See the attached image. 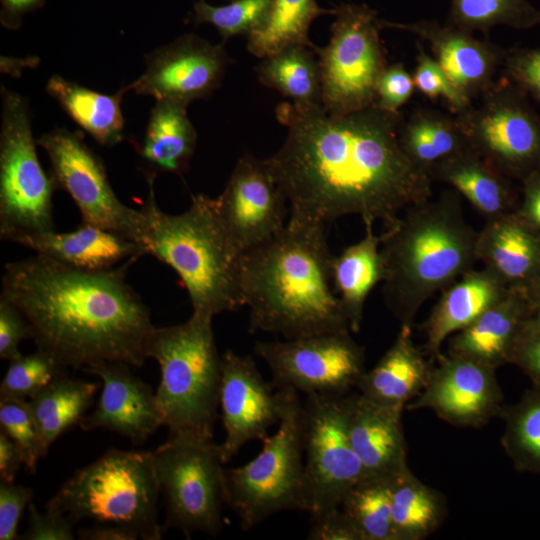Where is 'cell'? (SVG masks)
<instances>
[{
  "mask_svg": "<svg viewBox=\"0 0 540 540\" xmlns=\"http://www.w3.org/2000/svg\"><path fill=\"white\" fill-rule=\"evenodd\" d=\"M26 530L18 535L21 540H72L74 521L58 508L46 504L41 513L31 501L28 505Z\"/></svg>",
  "mask_w": 540,
  "mask_h": 540,
  "instance_id": "44",
  "label": "cell"
},
{
  "mask_svg": "<svg viewBox=\"0 0 540 540\" xmlns=\"http://www.w3.org/2000/svg\"><path fill=\"white\" fill-rule=\"evenodd\" d=\"M511 364L518 366L540 386V313L535 312L524 323L514 346Z\"/></svg>",
  "mask_w": 540,
  "mask_h": 540,
  "instance_id": "47",
  "label": "cell"
},
{
  "mask_svg": "<svg viewBox=\"0 0 540 540\" xmlns=\"http://www.w3.org/2000/svg\"><path fill=\"white\" fill-rule=\"evenodd\" d=\"M326 226L289 217L284 228L238 260L250 333L294 339L350 331L332 283Z\"/></svg>",
  "mask_w": 540,
  "mask_h": 540,
  "instance_id": "3",
  "label": "cell"
},
{
  "mask_svg": "<svg viewBox=\"0 0 540 540\" xmlns=\"http://www.w3.org/2000/svg\"><path fill=\"white\" fill-rule=\"evenodd\" d=\"M49 158L51 175L78 207L82 222L130 238L143 245L142 210L123 204L109 182L98 155L81 134L55 128L37 139ZM144 246V245H143Z\"/></svg>",
  "mask_w": 540,
  "mask_h": 540,
  "instance_id": "14",
  "label": "cell"
},
{
  "mask_svg": "<svg viewBox=\"0 0 540 540\" xmlns=\"http://www.w3.org/2000/svg\"><path fill=\"white\" fill-rule=\"evenodd\" d=\"M32 497L31 488L0 480V540L17 539L19 520Z\"/></svg>",
  "mask_w": 540,
  "mask_h": 540,
  "instance_id": "48",
  "label": "cell"
},
{
  "mask_svg": "<svg viewBox=\"0 0 540 540\" xmlns=\"http://www.w3.org/2000/svg\"><path fill=\"white\" fill-rule=\"evenodd\" d=\"M380 29H396L411 33L426 44L451 84L473 100L495 82L498 67L505 52L473 32L436 20L395 22L378 19Z\"/></svg>",
  "mask_w": 540,
  "mask_h": 540,
  "instance_id": "20",
  "label": "cell"
},
{
  "mask_svg": "<svg viewBox=\"0 0 540 540\" xmlns=\"http://www.w3.org/2000/svg\"><path fill=\"white\" fill-rule=\"evenodd\" d=\"M381 235H376L373 225H365V235L333 256L332 283L351 332L360 330L364 306L374 287L383 280L380 254Z\"/></svg>",
  "mask_w": 540,
  "mask_h": 540,
  "instance_id": "29",
  "label": "cell"
},
{
  "mask_svg": "<svg viewBox=\"0 0 540 540\" xmlns=\"http://www.w3.org/2000/svg\"><path fill=\"white\" fill-rule=\"evenodd\" d=\"M97 389L96 383L71 378L63 373L29 399L31 411L48 449L64 432L81 423Z\"/></svg>",
  "mask_w": 540,
  "mask_h": 540,
  "instance_id": "33",
  "label": "cell"
},
{
  "mask_svg": "<svg viewBox=\"0 0 540 540\" xmlns=\"http://www.w3.org/2000/svg\"><path fill=\"white\" fill-rule=\"evenodd\" d=\"M229 61L223 43L212 44L195 34H185L148 54L144 72L126 87L155 100L189 105L221 86Z\"/></svg>",
  "mask_w": 540,
  "mask_h": 540,
  "instance_id": "18",
  "label": "cell"
},
{
  "mask_svg": "<svg viewBox=\"0 0 540 540\" xmlns=\"http://www.w3.org/2000/svg\"><path fill=\"white\" fill-rule=\"evenodd\" d=\"M1 22L9 28L15 29L20 26L25 14L40 7L45 0H0Z\"/></svg>",
  "mask_w": 540,
  "mask_h": 540,
  "instance_id": "54",
  "label": "cell"
},
{
  "mask_svg": "<svg viewBox=\"0 0 540 540\" xmlns=\"http://www.w3.org/2000/svg\"><path fill=\"white\" fill-rule=\"evenodd\" d=\"M166 509L165 528L186 537L194 532L216 536L226 503L225 464L213 439L169 436L152 452Z\"/></svg>",
  "mask_w": 540,
  "mask_h": 540,
  "instance_id": "10",
  "label": "cell"
},
{
  "mask_svg": "<svg viewBox=\"0 0 540 540\" xmlns=\"http://www.w3.org/2000/svg\"><path fill=\"white\" fill-rule=\"evenodd\" d=\"M159 494L152 452L110 449L78 469L47 504L74 522L119 525L140 539L159 540Z\"/></svg>",
  "mask_w": 540,
  "mask_h": 540,
  "instance_id": "7",
  "label": "cell"
},
{
  "mask_svg": "<svg viewBox=\"0 0 540 540\" xmlns=\"http://www.w3.org/2000/svg\"><path fill=\"white\" fill-rule=\"evenodd\" d=\"M283 410L278 428L262 442L250 462L225 468L226 503L249 530L282 511L308 512L304 467L303 402L298 392L281 389Z\"/></svg>",
  "mask_w": 540,
  "mask_h": 540,
  "instance_id": "8",
  "label": "cell"
},
{
  "mask_svg": "<svg viewBox=\"0 0 540 540\" xmlns=\"http://www.w3.org/2000/svg\"><path fill=\"white\" fill-rule=\"evenodd\" d=\"M414 88L413 76L403 64L387 66L377 84L375 105L384 111L399 113V109L413 94Z\"/></svg>",
  "mask_w": 540,
  "mask_h": 540,
  "instance_id": "45",
  "label": "cell"
},
{
  "mask_svg": "<svg viewBox=\"0 0 540 540\" xmlns=\"http://www.w3.org/2000/svg\"><path fill=\"white\" fill-rule=\"evenodd\" d=\"M141 208L145 217L143 245L147 254L170 266L181 279L192 314L213 319L242 306L239 286L240 255L230 243L217 216L214 199L193 195L189 208L168 214L157 205L154 175Z\"/></svg>",
  "mask_w": 540,
  "mask_h": 540,
  "instance_id": "5",
  "label": "cell"
},
{
  "mask_svg": "<svg viewBox=\"0 0 540 540\" xmlns=\"http://www.w3.org/2000/svg\"><path fill=\"white\" fill-rule=\"evenodd\" d=\"M12 242L60 263L93 271L147 254L142 244L84 222L70 232L51 230L23 235Z\"/></svg>",
  "mask_w": 540,
  "mask_h": 540,
  "instance_id": "24",
  "label": "cell"
},
{
  "mask_svg": "<svg viewBox=\"0 0 540 540\" xmlns=\"http://www.w3.org/2000/svg\"><path fill=\"white\" fill-rule=\"evenodd\" d=\"M522 182L523 199L517 211L540 231V171L532 173Z\"/></svg>",
  "mask_w": 540,
  "mask_h": 540,
  "instance_id": "51",
  "label": "cell"
},
{
  "mask_svg": "<svg viewBox=\"0 0 540 540\" xmlns=\"http://www.w3.org/2000/svg\"><path fill=\"white\" fill-rule=\"evenodd\" d=\"M310 540H362L353 522L341 507L311 515Z\"/></svg>",
  "mask_w": 540,
  "mask_h": 540,
  "instance_id": "50",
  "label": "cell"
},
{
  "mask_svg": "<svg viewBox=\"0 0 540 540\" xmlns=\"http://www.w3.org/2000/svg\"><path fill=\"white\" fill-rule=\"evenodd\" d=\"M0 427L20 449L26 469L34 473L39 459L49 449L43 441L29 401L0 397Z\"/></svg>",
  "mask_w": 540,
  "mask_h": 540,
  "instance_id": "42",
  "label": "cell"
},
{
  "mask_svg": "<svg viewBox=\"0 0 540 540\" xmlns=\"http://www.w3.org/2000/svg\"><path fill=\"white\" fill-rule=\"evenodd\" d=\"M480 97L455 116L468 146L509 179L540 171V117L523 91L503 78Z\"/></svg>",
  "mask_w": 540,
  "mask_h": 540,
  "instance_id": "12",
  "label": "cell"
},
{
  "mask_svg": "<svg viewBox=\"0 0 540 540\" xmlns=\"http://www.w3.org/2000/svg\"><path fill=\"white\" fill-rule=\"evenodd\" d=\"M503 65L510 81L540 102V46L505 52Z\"/></svg>",
  "mask_w": 540,
  "mask_h": 540,
  "instance_id": "46",
  "label": "cell"
},
{
  "mask_svg": "<svg viewBox=\"0 0 540 540\" xmlns=\"http://www.w3.org/2000/svg\"><path fill=\"white\" fill-rule=\"evenodd\" d=\"M31 338L30 327L20 310L0 296V358L12 360L22 353L21 342Z\"/></svg>",
  "mask_w": 540,
  "mask_h": 540,
  "instance_id": "49",
  "label": "cell"
},
{
  "mask_svg": "<svg viewBox=\"0 0 540 540\" xmlns=\"http://www.w3.org/2000/svg\"><path fill=\"white\" fill-rule=\"evenodd\" d=\"M507 284L492 270L483 267L466 272L445 288L422 325L423 351L434 359L441 353L444 341L462 330L507 291Z\"/></svg>",
  "mask_w": 540,
  "mask_h": 540,
  "instance_id": "25",
  "label": "cell"
},
{
  "mask_svg": "<svg viewBox=\"0 0 540 540\" xmlns=\"http://www.w3.org/2000/svg\"><path fill=\"white\" fill-rule=\"evenodd\" d=\"M333 10L320 7L316 0H273L265 22L247 36V50L262 59L289 46L315 48L309 39L312 22Z\"/></svg>",
  "mask_w": 540,
  "mask_h": 540,
  "instance_id": "36",
  "label": "cell"
},
{
  "mask_svg": "<svg viewBox=\"0 0 540 540\" xmlns=\"http://www.w3.org/2000/svg\"><path fill=\"white\" fill-rule=\"evenodd\" d=\"M65 367L50 353L37 349L9 361L0 384V397L30 399L54 378L65 373Z\"/></svg>",
  "mask_w": 540,
  "mask_h": 540,
  "instance_id": "41",
  "label": "cell"
},
{
  "mask_svg": "<svg viewBox=\"0 0 540 540\" xmlns=\"http://www.w3.org/2000/svg\"><path fill=\"white\" fill-rule=\"evenodd\" d=\"M266 382L251 356L227 350L221 356L219 407L225 439L219 445L224 463L252 440L263 441L278 424L284 395Z\"/></svg>",
  "mask_w": 540,
  "mask_h": 540,
  "instance_id": "19",
  "label": "cell"
},
{
  "mask_svg": "<svg viewBox=\"0 0 540 540\" xmlns=\"http://www.w3.org/2000/svg\"><path fill=\"white\" fill-rule=\"evenodd\" d=\"M413 80L415 87L427 97L444 98L456 115L472 105V100L462 95L451 84L438 63L420 46Z\"/></svg>",
  "mask_w": 540,
  "mask_h": 540,
  "instance_id": "43",
  "label": "cell"
},
{
  "mask_svg": "<svg viewBox=\"0 0 540 540\" xmlns=\"http://www.w3.org/2000/svg\"><path fill=\"white\" fill-rule=\"evenodd\" d=\"M122 362L104 361L84 370L102 381V391L94 411L79 426L90 431L105 428L125 436L135 444L144 443L164 425L155 392Z\"/></svg>",
  "mask_w": 540,
  "mask_h": 540,
  "instance_id": "21",
  "label": "cell"
},
{
  "mask_svg": "<svg viewBox=\"0 0 540 540\" xmlns=\"http://www.w3.org/2000/svg\"><path fill=\"white\" fill-rule=\"evenodd\" d=\"M315 48L294 45L262 58L256 66L259 82L300 107L320 106L321 73Z\"/></svg>",
  "mask_w": 540,
  "mask_h": 540,
  "instance_id": "32",
  "label": "cell"
},
{
  "mask_svg": "<svg viewBox=\"0 0 540 540\" xmlns=\"http://www.w3.org/2000/svg\"><path fill=\"white\" fill-rule=\"evenodd\" d=\"M273 0H231L223 6H214L198 0L193 7L196 24L213 25L223 40L246 35L258 29L267 19Z\"/></svg>",
  "mask_w": 540,
  "mask_h": 540,
  "instance_id": "40",
  "label": "cell"
},
{
  "mask_svg": "<svg viewBox=\"0 0 540 540\" xmlns=\"http://www.w3.org/2000/svg\"><path fill=\"white\" fill-rule=\"evenodd\" d=\"M343 396L306 395L303 402L304 467L308 513L338 508L364 478L347 431Z\"/></svg>",
  "mask_w": 540,
  "mask_h": 540,
  "instance_id": "15",
  "label": "cell"
},
{
  "mask_svg": "<svg viewBox=\"0 0 540 540\" xmlns=\"http://www.w3.org/2000/svg\"><path fill=\"white\" fill-rule=\"evenodd\" d=\"M328 44L315 53L321 73V104L330 114L366 109L376 102V88L387 67L378 17L366 4L334 9Z\"/></svg>",
  "mask_w": 540,
  "mask_h": 540,
  "instance_id": "11",
  "label": "cell"
},
{
  "mask_svg": "<svg viewBox=\"0 0 540 540\" xmlns=\"http://www.w3.org/2000/svg\"><path fill=\"white\" fill-rule=\"evenodd\" d=\"M430 175L453 187L486 220L518 208L509 178L470 147L438 164Z\"/></svg>",
  "mask_w": 540,
  "mask_h": 540,
  "instance_id": "28",
  "label": "cell"
},
{
  "mask_svg": "<svg viewBox=\"0 0 540 540\" xmlns=\"http://www.w3.org/2000/svg\"><path fill=\"white\" fill-rule=\"evenodd\" d=\"M447 23L484 34L495 26L530 29L540 25V9L528 0H450Z\"/></svg>",
  "mask_w": 540,
  "mask_h": 540,
  "instance_id": "39",
  "label": "cell"
},
{
  "mask_svg": "<svg viewBox=\"0 0 540 540\" xmlns=\"http://www.w3.org/2000/svg\"><path fill=\"white\" fill-rule=\"evenodd\" d=\"M210 318L192 314L182 324L155 327L147 350L157 361L155 392L169 436L213 439L219 407L221 356Z\"/></svg>",
  "mask_w": 540,
  "mask_h": 540,
  "instance_id": "6",
  "label": "cell"
},
{
  "mask_svg": "<svg viewBox=\"0 0 540 540\" xmlns=\"http://www.w3.org/2000/svg\"><path fill=\"white\" fill-rule=\"evenodd\" d=\"M46 91L99 144L114 146L123 139L125 120L121 102L128 92L126 86L116 93L106 94L53 75Z\"/></svg>",
  "mask_w": 540,
  "mask_h": 540,
  "instance_id": "31",
  "label": "cell"
},
{
  "mask_svg": "<svg viewBox=\"0 0 540 540\" xmlns=\"http://www.w3.org/2000/svg\"><path fill=\"white\" fill-rule=\"evenodd\" d=\"M478 261L508 287H524L540 268V231L517 210L487 219L477 233Z\"/></svg>",
  "mask_w": 540,
  "mask_h": 540,
  "instance_id": "26",
  "label": "cell"
},
{
  "mask_svg": "<svg viewBox=\"0 0 540 540\" xmlns=\"http://www.w3.org/2000/svg\"><path fill=\"white\" fill-rule=\"evenodd\" d=\"M1 96L0 237L12 242L55 230L53 194L58 186L38 159L27 100L3 86Z\"/></svg>",
  "mask_w": 540,
  "mask_h": 540,
  "instance_id": "9",
  "label": "cell"
},
{
  "mask_svg": "<svg viewBox=\"0 0 540 540\" xmlns=\"http://www.w3.org/2000/svg\"><path fill=\"white\" fill-rule=\"evenodd\" d=\"M350 332L258 341L254 351L269 367L276 389L344 396L366 371L364 348Z\"/></svg>",
  "mask_w": 540,
  "mask_h": 540,
  "instance_id": "13",
  "label": "cell"
},
{
  "mask_svg": "<svg viewBox=\"0 0 540 540\" xmlns=\"http://www.w3.org/2000/svg\"><path fill=\"white\" fill-rule=\"evenodd\" d=\"M217 216L235 251L244 252L281 231L287 198L265 160L240 157L222 193L214 199Z\"/></svg>",
  "mask_w": 540,
  "mask_h": 540,
  "instance_id": "16",
  "label": "cell"
},
{
  "mask_svg": "<svg viewBox=\"0 0 540 540\" xmlns=\"http://www.w3.org/2000/svg\"><path fill=\"white\" fill-rule=\"evenodd\" d=\"M399 135L408 157L429 174L441 162L469 148L456 117L430 109L416 110L402 121Z\"/></svg>",
  "mask_w": 540,
  "mask_h": 540,
  "instance_id": "34",
  "label": "cell"
},
{
  "mask_svg": "<svg viewBox=\"0 0 540 540\" xmlns=\"http://www.w3.org/2000/svg\"><path fill=\"white\" fill-rule=\"evenodd\" d=\"M477 233L465 220L455 191L411 205L385 226L382 294L400 325L412 327L431 296L474 268Z\"/></svg>",
  "mask_w": 540,
  "mask_h": 540,
  "instance_id": "4",
  "label": "cell"
},
{
  "mask_svg": "<svg viewBox=\"0 0 540 540\" xmlns=\"http://www.w3.org/2000/svg\"><path fill=\"white\" fill-rule=\"evenodd\" d=\"M276 117L287 135L264 160L287 198L289 217L327 225L356 215L364 225L385 227L431 198L433 179L401 145L400 113L374 104L335 115L322 105L282 102Z\"/></svg>",
  "mask_w": 540,
  "mask_h": 540,
  "instance_id": "1",
  "label": "cell"
},
{
  "mask_svg": "<svg viewBox=\"0 0 540 540\" xmlns=\"http://www.w3.org/2000/svg\"><path fill=\"white\" fill-rule=\"evenodd\" d=\"M351 445L364 478L393 479L409 469L403 409L379 404L361 393L342 397Z\"/></svg>",
  "mask_w": 540,
  "mask_h": 540,
  "instance_id": "22",
  "label": "cell"
},
{
  "mask_svg": "<svg viewBox=\"0 0 540 540\" xmlns=\"http://www.w3.org/2000/svg\"><path fill=\"white\" fill-rule=\"evenodd\" d=\"M522 289L533 310L540 313V268Z\"/></svg>",
  "mask_w": 540,
  "mask_h": 540,
  "instance_id": "55",
  "label": "cell"
},
{
  "mask_svg": "<svg viewBox=\"0 0 540 540\" xmlns=\"http://www.w3.org/2000/svg\"><path fill=\"white\" fill-rule=\"evenodd\" d=\"M534 313L523 289L509 287L477 319L452 335L447 353L472 359L496 370L511 364L517 337L525 321Z\"/></svg>",
  "mask_w": 540,
  "mask_h": 540,
  "instance_id": "23",
  "label": "cell"
},
{
  "mask_svg": "<svg viewBox=\"0 0 540 540\" xmlns=\"http://www.w3.org/2000/svg\"><path fill=\"white\" fill-rule=\"evenodd\" d=\"M135 260L93 271L36 254L5 265L0 296L23 314L37 349L65 368L104 361L141 367L155 326L126 281Z\"/></svg>",
  "mask_w": 540,
  "mask_h": 540,
  "instance_id": "2",
  "label": "cell"
},
{
  "mask_svg": "<svg viewBox=\"0 0 540 540\" xmlns=\"http://www.w3.org/2000/svg\"><path fill=\"white\" fill-rule=\"evenodd\" d=\"M78 538L82 540H135L140 539L139 536L125 527L95 523L88 528H81L77 532Z\"/></svg>",
  "mask_w": 540,
  "mask_h": 540,
  "instance_id": "53",
  "label": "cell"
},
{
  "mask_svg": "<svg viewBox=\"0 0 540 540\" xmlns=\"http://www.w3.org/2000/svg\"><path fill=\"white\" fill-rule=\"evenodd\" d=\"M397 337L376 365L366 370L356 388L367 398L386 406L406 409L424 390L434 360L412 338V327L400 325Z\"/></svg>",
  "mask_w": 540,
  "mask_h": 540,
  "instance_id": "27",
  "label": "cell"
},
{
  "mask_svg": "<svg viewBox=\"0 0 540 540\" xmlns=\"http://www.w3.org/2000/svg\"><path fill=\"white\" fill-rule=\"evenodd\" d=\"M502 447L519 472L540 476V386L532 384L521 399L504 405Z\"/></svg>",
  "mask_w": 540,
  "mask_h": 540,
  "instance_id": "37",
  "label": "cell"
},
{
  "mask_svg": "<svg viewBox=\"0 0 540 540\" xmlns=\"http://www.w3.org/2000/svg\"><path fill=\"white\" fill-rule=\"evenodd\" d=\"M433 360L427 385L406 409L431 410L461 428H480L499 417L504 396L496 369L449 353H440Z\"/></svg>",
  "mask_w": 540,
  "mask_h": 540,
  "instance_id": "17",
  "label": "cell"
},
{
  "mask_svg": "<svg viewBox=\"0 0 540 540\" xmlns=\"http://www.w3.org/2000/svg\"><path fill=\"white\" fill-rule=\"evenodd\" d=\"M24 465L18 446L4 433L0 432V480L14 482L17 472Z\"/></svg>",
  "mask_w": 540,
  "mask_h": 540,
  "instance_id": "52",
  "label": "cell"
},
{
  "mask_svg": "<svg viewBox=\"0 0 540 540\" xmlns=\"http://www.w3.org/2000/svg\"><path fill=\"white\" fill-rule=\"evenodd\" d=\"M187 104L156 100L143 142L141 157L157 171L182 175L188 169L197 143Z\"/></svg>",
  "mask_w": 540,
  "mask_h": 540,
  "instance_id": "30",
  "label": "cell"
},
{
  "mask_svg": "<svg viewBox=\"0 0 540 540\" xmlns=\"http://www.w3.org/2000/svg\"><path fill=\"white\" fill-rule=\"evenodd\" d=\"M393 479L363 478L344 497L340 507L362 540H397L391 508Z\"/></svg>",
  "mask_w": 540,
  "mask_h": 540,
  "instance_id": "38",
  "label": "cell"
},
{
  "mask_svg": "<svg viewBox=\"0 0 540 540\" xmlns=\"http://www.w3.org/2000/svg\"><path fill=\"white\" fill-rule=\"evenodd\" d=\"M391 508L397 540L425 539L447 515L445 497L421 482L410 469L392 480Z\"/></svg>",
  "mask_w": 540,
  "mask_h": 540,
  "instance_id": "35",
  "label": "cell"
}]
</instances>
